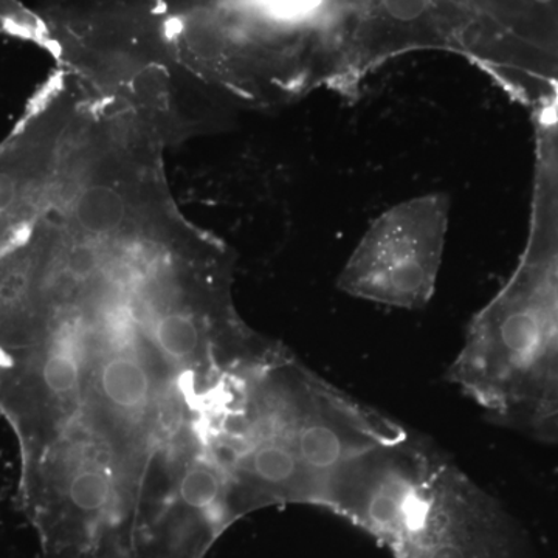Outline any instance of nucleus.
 Listing matches in <instances>:
<instances>
[{"label":"nucleus","mask_w":558,"mask_h":558,"mask_svg":"<svg viewBox=\"0 0 558 558\" xmlns=\"http://www.w3.org/2000/svg\"><path fill=\"white\" fill-rule=\"evenodd\" d=\"M532 2H534L535 5L546 7V5H550V3L556 2V0H532Z\"/></svg>","instance_id":"obj_10"},{"label":"nucleus","mask_w":558,"mask_h":558,"mask_svg":"<svg viewBox=\"0 0 558 558\" xmlns=\"http://www.w3.org/2000/svg\"><path fill=\"white\" fill-rule=\"evenodd\" d=\"M0 33L33 44L50 54L49 28L38 11L28 9L21 0H0Z\"/></svg>","instance_id":"obj_8"},{"label":"nucleus","mask_w":558,"mask_h":558,"mask_svg":"<svg viewBox=\"0 0 558 558\" xmlns=\"http://www.w3.org/2000/svg\"><path fill=\"white\" fill-rule=\"evenodd\" d=\"M447 376L498 424L558 442V263L473 318Z\"/></svg>","instance_id":"obj_4"},{"label":"nucleus","mask_w":558,"mask_h":558,"mask_svg":"<svg viewBox=\"0 0 558 558\" xmlns=\"http://www.w3.org/2000/svg\"><path fill=\"white\" fill-rule=\"evenodd\" d=\"M405 429L278 343L248 374L227 435L238 517L282 505L330 512L362 459Z\"/></svg>","instance_id":"obj_2"},{"label":"nucleus","mask_w":558,"mask_h":558,"mask_svg":"<svg viewBox=\"0 0 558 558\" xmlns=\"http://www.w3.org/2000/svg\"><path fill=\"white\" fill-rule=\"evenodd\" d=\"M179 208L86 202L0 255V416L43 558H202L236 523L226 436L275 341Z\"/></svg>","instance_id":"obj_1"},{"label":"nucleus","mask_w":558,"mask_h":558,"mask_svg":"<svg viewBox=\"0 0 558 558\" xmlns=\"http://www.w3.org/2000/svg\"><path fill=\"white\" fill-rule=\"evenodd\" d=\"M349 523L395 558H524L508 510L432 442L388 470Z\"/></svg>","instance_id":"obj_5"},{"label":"nucleus","mask_w":558,"mask_h":558,"mask_svg":"<svg viewBox=\"0 0 558 558\" xmlns=\"http://www.w3.org/2000/svg\"><path fill=\"white\" fill-rule=\"evenodd\" d=\"M40 16L50 57L87 100L137 117L170 145L196 126L185 106V78L194 80L172 57L148 0H92Z\"/></svg>","instance_id":"obj_3"},{"label":"nucleus","mask_w":558,"mask_h":558,"mask_svg":"<svg viewBox=\"0 0 558 558\" xmlns=\"http://www.w3.org/2000/svg\"><path fill=\"white\" fill-rule=\"evenodd\" d=\"M446 226V211L435 199L411 202L387 213L348 260L340 288L387 306H425L435 292Z\"/></svg>","instance_id":"obj_7"},{"label":"nucleus","mask_w":558,"mask_h":558,"mask_svg":"<svg viewBox=\"0 0 558 558\" xmlns=\"http://www.w3.org/2000/svg\"><path fill=\"white\" fill-rule=\"evenodd\" d=\"M81 105L78 84L57 69L0 142V252L20 240L53 199Z\"/></svg>","instance_id":"obj_6"},{"label":"nucleus","mask_w":558,"mask_h":558,"mask_svg":"<svg viewBox=\"0 0 558 558\" xmlns=\"http://www.w3.org/2000/svg\"><path fill=\"white\" fill-rule=\"evenodd\" d=\"M381 13L398 24H414L428 13L432 0H379Z\"/></svg>","instance_id":"obj_9"}]
</instances>
